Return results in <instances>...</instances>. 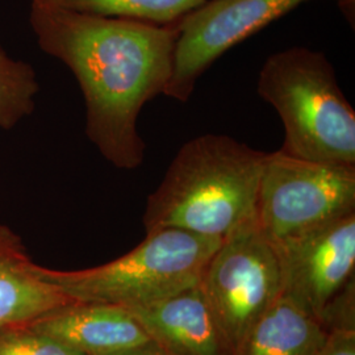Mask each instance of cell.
<instances>
[{
  "label": "cell",
  "mask_w": 355,
  "mask_h": 355,
  "mask_svg": "<svg viewBox=\"0 0 355 355\" xmlns=\"http://www.w3.org/2000/svg\"><path fill=\"white\" fill-rule=\"evenodd\" d=\"M38 46L76 76L86 105V135L121 170L144 164L139 117L164 95L173 71L177 23L158 26L31 3Z\"/></svg>",
  "instance_id": "obj_1"
},
{
  "label": "cell",
  "mask_w": 355,
  "mask_h": 355,
  "mask_svg": "<svg viewBox=\"0 0 355 355\" xmlns=\"http://www.w3.org/2000/svg\"><path fill=\"white\" fill-rule=\"evenodd\" d=\"M266 155L227 135L187 141L148 198L146 233L177 228L224 239L254 221Z\"/></svg>",
  "instance_id": "obj_2"
},
{
  "label": "cell",
  "mask_w": 355,
  "mask_h": 355,
  "mask_svg": "<svg viewBox=\"0 0 355 355\" xmlns=\"http://www.w3.org/2000/svg\"><path fill=\"white\" fill-rule=\"evenodd\" d=\"M257 91L280 116L279 150L308 161L355 165L354 108L325 54L304 46L271 54Z\"/></svg>",
  "instance_id": "obj_3"
},
{
  "label": "cell",
  "mask_w": 355,
  "mask_h": 355,
  "mask_svg": "<svg viewBox=\"0 0 355 355\" xmlns=\"http://www.w3.org/2000/svg\"><path fill=\"white\" fill-rule=\"evenodd\" d=\"M223 239L183 229L146 233L129 253L102 266L76 271L41 267L44 278L76 303L136 308L198 286Z\"/></svg>",
  "instance_id": "obj_4"
},
{
  "label": "cell",
  "mask_w": 355,
  "mask_h": 355,
  "mask_svg": "<svg viewBox=\"0 0 355 355\" xmlns=\"http://www.w3.org/2000/svg\"><path fill=\"white\" fill-rule=\"evenodd\" d=\"M355 214V165L308 161L267 153L255 220L278 245Z\"/></svg>",
  "instance_id": "obj_5"
},
{
  "label": "cell",
  "mask_w": 355,
  "mask_h": 355,
  "mask_svg": "<svg viewBox=\"0 0 355 355\" xmlns=\"http://www.w3.org/2000/svg\"><path fill=\"white\" fill-rule=\"evenodd\" d=\"M199 286L234 352L254 322L283 295L279 257L257 220L223 239Z\"/></svg>",
  "instance_id": "obj_6"
},
{
  "label": "cell",
  "mask_w": 355,
  "mask_h": 355,
  "mask_svg": "<svg viewBox=\"0 0 355 355\" xmlns=\"http://www.w3.org/2000/svg\"><path fill=\"white\" fill-rule=\"evenodd\" d=\"M309 0H207L177 23L173 71L164 95L187 102L224 53Z\"/></svg>",
  "instance_id": "obj_7"
},
{
  "label": "cell",
  "mask_w": 355,
  "mask_h": 355,
  "mask_svg": "<svg viewBox=\"0 0 355 355\" xmlns=\"http://www.w3.org/2000/svg\"><path fill=\"white\" fill-rule=\"evenodd\" d=\"M274 246L283 293L322 324L330 304L354 275L355 214Z\"/></svg>",
  "instance_id": "obj_8"
},
{
  "label": "cell",
  "mask_w": 355,
  "mask_h": 355,
  "mask_svg": "<svg viewBox=\"0 0 355 355\" xmlns=\"http://www.w3.org/2000/svg\"><path fill=\"white\" fill-rule=\"evenodd\" d=\"M128 311L150 341L171 354H234L199 284Z\"/></svg>",
  "instance_id": "obj_9"
},
{
  "label": "cell",
  "mask_w": 355,
  "mask_h": 355,
  "mask_svg": "<svg viewBox=\"0 0 355 355\" xmlns=\"http://www.w3.org/2000/svg\"><path fill=\"white\" fill-rule=\"evenodd\" d=\"M83 355H108L149 343L139 321L119 305L73 303L28 324Z\"/></svg>",
  "instance_id": "obj_10"
},
{
  "label": "cell",
  "mask_w": 355,
  "mask_h": 355,
  "mask_svg": "<svg viewBox=\"0 0 355 355\" xmlns=\"http://www.w3.org/2000/svg\"><path fill=\"white\" fill-rule=\"evenodd\" d=\"M73 303L44 278L20 236L0 223V328L28 325Z\"/></svg>",
  "instance_id": "obj_11"
},
{
  "label": "cell",
  "mask_w": 355,
  "mask_h": 355,
  "mask_svg": "<svg viewBox=\"0 0 355 355\" xmlns=\"http://www.w3.org/2000/svg\"><path fill=\"white\" fill-rule=\"evenodd\" d=\"M324 325L284 293L258 318L233 355H318Z\"/></svg>",
  "instance_id": "obj_12"
},
{
  "label": "cell",
  "mask_w": 355,
  "mask_h": 355,
  "mask_svg": "<svg viewBox=\"0 0 355 355\" xmlns=\"http://www.w3.org/2000/svg\"><path fill=\"white\" fill-rule=\"evenodd\" d=\"M204 1L207 0H32L40 6L158 26L175 24Z\"/></svg>",
  "instance_id": "obj_13"
},
{
  "label": "cell",
  "mask_w": 355,
  "mask_h": 355,
  "mask_svg": "<svg viewBox=\"0 0 355 355\" xmlns=\"http://www.w3.org/2000/svg\"><path fill=\"white\" fill-rule=\"evenodd\" d=\"M38 91L35 69L0 46V129L8 132L33 114Z\"/></svg>",
  "instance_id": "obj_14"
},
{
  "label": "cell",
  "mask_w": 355,
  "mask_h": 355,
  "mask_svg": "<svg viewBox=\"0 0 355 355\" xmlns=\"http://www.w3.org/2000/svg\"><path fill=\"white\" fill-rule=\"evenodd\" d=\"M0 355H83L28 325L0 328Z\"/></svg>",
  "instance_id": "obj_15"
},
{
  "label": "cell",
  "mask_w": 355,
  "mask_h": 355,
  "mask_svg": "<svg viewBox=\"0 0 355 355\" xmlns=\"http://www.w3.org/2000/svg\"><path fill=\"white\" fill-rule=\"evenodd\" d=\"M318 355H355V327L327 329V338Z\"/></svg>",
  "instance_id": "obj_16"
},
{
  "label": "cell",
  "mask_w": 355,
  "mask_h": 355,
  "mask_svg": "<svg viewBox=\"0 0 355 355\" xmlns=\"http://www.w3.org/2000/svg\"><path fill=\"white\" fill-rule=\"evenodd\" d=\"M108 355H174L168 353L164 347L158 346L157 343L149 341V343H144L141 346H136L132 349L127 350H121V352H116L112 354Z\"/></svg>",
  "instance_id": "obj_17"
},
{
  "label": "cell",
  "mask_w": 355,
  "mask_h": 355,
  "mask_svg": "<svg viewBox=\"0 0 355 355\" xmlns=\"http://www.w3.org/2000/svg\"><path fill=\"white\" fill-rule=\"evenodd\" d=\"M345 17L352 26H354L355 0H337Z\"/></svg>",
  "instance_id": "obj_18"
}]
</instances>
